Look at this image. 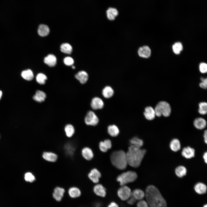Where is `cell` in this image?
<instances>
[{"mask_svg":"<svg viewBox=\"0 0 207 207\" xmlns=\"http://www.w3.org/2000/svg\"><path fill=\"white\" fill-rule=\"evenodd\" d=\"M199 69L202 73H204L207 71V65L205 63H201L200 64Z\"/></svg>","mask_w":207,"mask_h":207,"instance_id":"cell-41","label":"cell"},{"mask_svg":"<svg viewBox=\"0 0 207 207\" xmlns=\"http://www.w3.org/2000/svg\"><path fill=\"white\" fill-rule=\"evenodd\" d=\"M46 97V94L44 92L38 90L33 96V99L37 102L41 103L45 101Z\"/></svg>","mask_w":207,"mask_h":207,"instance_id":"cell-23","label":"cell"},{"mask_svg":"<svg viewBox=\"0 0 207 207\" xmlns=\"http://www.w3.org/2000/svg\"><path fill=\"white\" fill-rule=\"evenodd\" d=\"M114 94L112 88L110 86H105L102 90V94L105 98L109 99L112 97Z\"/></svg>","mask_w":207,"mask_h":207,"instance_id":"cell-19","label":"cell"},{"mask_svg":"<svg viewBox=\"0 0 207 207\" xmlns=\"http://www.w3.org/2000/svg\"><path fill=\"white\" fill-rule=\"evenodd\" d=\"M146 152L145 149H141L131 145L126 153L128 164L134 168L138 167Z\"/></svg>","mask_w":207,"mask_h":207,"instance_id":"cell-2","label":"cell"},{"mask_svg":"<svg viewBox=\"0 0 207 207\" xmlns=\"http://www.w3.org/2000/svg\"><path fill=\"white\" fill-rule=\"evenodd\" d=\"M93 191L97 195L101 197H105L106 194V188L100 184H96L94 186Z\"/></svg>","mask_w":207,"mask_h":207,"instance_id":"cell-16","label":"cell"},{"mask_svg":"<svg viewBox=\"0 0 207 207\" xmlns=\"http://www.w3.org/2000/svg\"><path fill=\"white\" fill-rule=\"evenodd\" d=\"M102 204L100 202H97L94 204V207H102Z\"/></svg>","mask_w":207,"mask_h":207,"instance_id":"cell-47","label":"cell"},{"mask_svg":"<svg viewBox=\"0 0 207 207\" xmlns=\"http://www.w3.org/2000/svg\"><path fill=\"white\" fill-rule=\"evenodd\" d=\"M91 106L92 108L94 110H100L103 108L104 103L100 98L96 97L93 98L91 102Z\"/></svg>","mask_w":207,"mask_h":207,"instance_id":"cell-9","label":"cell"},{"mask_svg":"<svg viewBox=\"0 0 207 207\" xmlns=\"http://www.w3.org/2000/svg\"><path fill=\"white\" fill-rule=\"evenodd\" d=\"M64 62L66 65L70 66L73 64L74 63V61L71 57H67L64 58Z\"/></svg>","mask_w":207,"mask_h":207,"instance_id":"cell-39","label":"cell"},{"mask_svg":"<svg viewBox=\"0 0 207 207\" xmlns=\"http://www.w3.org/2000/svg\"><path fill=\"white\" fill-rule=\"evenodd\" d=\"M112 143L109 139L105 140L103 141H101L99 145V148L103 152H106L112 147Z\"/></svg>","mask_w":207,"mask_h":207,"instance_id":"cell-22","label":"cell"},{"mask_svg":"<svg viewBox=\"0 0 207 207\" xmlns=\"http://www.w3.org/2000/svg\"><path fill=\"white\" fill-rule=\"evenodd\" d=\"M143 114L145 118L149 120H153L156 116L154 109L150 106L145 108Z\"/></svg>","mask_w":207,"mask_h":207,"instance_id":"cell-14","label":"cell"},{"mask_svg":"<svg viewBox=\"0 0 207 207\" xmlns=\"http://www.w3.org/2000/svg\"><path fill=\"white\" fill-rule=\"evenodd\" d=\"M89 179L93 183H98L101 176L100 172L96 168L91 169L87 175Z\"/></svg>","mask_w":207,"mask_h":207,"instance_id":"cell-10","label":"cell"},{"mask_svg":"<svg viewBox=\"0 0 207 207\" xmlns=\"http://www.w3.org/2000/svg\"><path fill=\"white\" fill-rule=\"evenodd\" d=\"M172 49L174 53L176 54H179L182 50L183 47L181 43L180 42H177L175 43L172 45Z\"/></svg>","mask_w":207,"mask_h":207,"instance_id":"cell-35","label":"cell"},{"mask_svg":"<svg viewBox=\"0 0 207 207\" xmlns=\"http://www.w3.org/2000/svg\"><path fill=\"white\" fill-rule=\"evenodd\" d=\"M203 137L204 138V141L205 143L207 144V130H205L204 132L203 135Z\"/></svg>","mask_w":207,"mask_h":207,"instance_id":"cell-45","label":"cell"},{"mask_svg":"<svg viewBox=\"0 0 207 207\" xmlns=\"http://www.w3.org/2000/svg\"><path fill=\"white\" fill-rule=\"evenodd\" d=\"M107 207H119L118 204L115 202H112L110 203Z\"/></svg>","mask_w":207,"mask_h":207,"instance_id":"cell-44","label":"cell"},{"mask_svg":"<svg viewBox=\"0 0 207 207\" xmlns=\"http://www.w3.org/2000/svg\"><path fill=\"white\" fill-rule=\"evenodd\" d=\"M110 160L113 165L119 170L125 169L128 164L126 153L123 150L113 152L111 154Z\"/></svg>","mask_w":207,"mask_h":207,"instance_id":"cell-3","label":"cell"},{"mask_svg":"<svg viewBox=\"0 0 207 207\" xmlns=\"http://www.w3.org/2000/svg\"><path fill=\"white\" fill-rule=\"evenodd\" d=\"M181 155L186 159H191L195 156V150L189 146L184 147L182 151Z\"/></svg>","mask_w":207,"mask_h":207,"instance_id":"cell-13","label":"cell"},{"mask_svg":"<svg viewBox=\"0 0 207 207\" xmlns=\"http://www.w3.org/2000/svg\"><path fill=\"white\" fill-rule=\"evenodd\" d=\"M24 179L27 182L32 183L36 180L35 176L31 172H27L24 175Z\"/></svg>","mask_w":207,"mask_h":207,"instance_id":"cell-38","label":"cell"},{"mask_svg":"<svg viewBox=\"0 0 207 207\" xmlns=\"http://www.w3.org/2000/svg\"><path fill=\"white\" fill-rule=\"evenodd\" d=\"M194 189L197 193L202 194L206 192L207 187L204 184L201 182H198L195 185Z\"/></svg>","mask_w":207,"mask_h":207,"instance_id":"cell-26","label":"cell"},{"mask_svg":"<svg viewBox=\"0 0 207 207\" xmlns=\"http://www.w3.org/2000/svg\"><path fill=\"white\" fill-rule=\"evenodd\" d=\"M132 195L136 200H142L145 196V193L143 191L139 189H136L131 192Z\"/></svg>","mask_w":207,"mask_h":207,"instance_id":"cell-31","label":"cell"},{"mask_svg":"<svg viewBox=\"0 0 207 207\" xmlns=\"http://www.w3.org/2000/svg\"><path fill=\"white\" fill-rule=\"evenodd\" d=\"M145 196L150 207H166V203L158 189L153 185L148 186L145 190Z\"/></svg>","mask_w":207,"mask_h":207,"instance_id":"cell-1","label":"cell"},{"mask_svg":"<svg viewBox=\"0 0 207 207\" xmlns=\"http://www.w3.org/2000/svg\"><path fill=\"white\" fill-rule=\"evenodd\" d=\"M118 12L117 9L114 7H109L106 11L107 18L110 20H114L118 16Z\"/></svg>","mask_w":207,"mask_h":207,"instance_id":"cell-18","label":"cell"},{"mask_svg":"<svg viewBox=\"0 0 207 207\" xmlns=\"http://www.w3.org/2000/svg\"><path fill=\"white\" fill-rule=\"evenodd\" d=\"M127 202L130 205L134 204L136 202V200L131 194V195L127 200Z\"/></svg>","mask_w":207,"mask_h":207,"instance_id":"cell-43","label":"cell"},{"mask_svg":"<svg viewBox=\"0 0 207 207\" xmlns=\"http://www.w3.org/2000/svg\"><path fill=\"white\" fill-rule=\"evenodd\" d=\"M47 79V76L42 73H39L36 76V80L37 82L41 85H44Z\"/></svg>","mask_w":207,"mask_h":207,"instance_id":"cell-36","label":"cell"},{"mask_svg":"<svg viewBox=\"0 0 207 207\" xmlns=\"http://www.w3.org/2000/svg\"><path fill=\"white\" fill-rule=\"evenodd\" d=\"M81 154L82 157L87 161L92 160L94 157V154L92 150L87 146L84 147L82 149Z\"/></svg>","mask_w":207,"mask_h":207,"instance_id":"cell-11","label":"cell"},{"mask_svg":"<svg viewBox=\"0 0 207 207\" xmlns=\"http://www.w3.org/2000/svg\"><path fill=\"white\" fill-rule=\"evenodd\" d=\"M176 175L179 177L182 178L185 176L187 173L186 167L183 166H179L176 168L175 170Z\"/></svg>","mask_w":207,"mask_h":207,"instance_id":"cell-30","label":"cell"},{"mask_svg":"<svg viewBox=\"0 0 207 207\" xmlns=\"http://www.w3.org/2000/svg\"><path fill=\"white\" fill-rule=\"evenodd\" d=\"M21 75L24 79L28 81L32 80L34 78L33 73L30 69H27L22 71Z\"/></svg>","mask_w":207,"mask_h":207,"instance_id":"cell-32","label":"cell"},{"mask_svg":"<svg viewBox=\"0 0 207 207\" xmlns=\"http://www.w3.org/2000/svg\"><path fill=\"white\" fill-rule=\"evenodd\" d=\"M68 192L70 196L73 198H78L79 197L81 194L80 189L75 186L70 187L68 189Z\"/></svg>","mask_w":207,"mask_h":207,"instance_id":"cell-27","label":"cell"},{"mask_svg":"<svg viewBox=\"0 0 207 207\" xmlns=\"http://www.w3.org/2000/svg\"><path fill=\"white\" fill-rule=\"evenodd\" d=\"M38 32L41 37H45L48 35L49 32V29L46 25L44 24L40 25L38 28Z\"/></svg>","mask_w":207,"mask_h":207,"instance_id":"cell-28","label":"cell"},{"mask_svg":"<svg viewBox=\"0 0 207 207\" xmlns=\"http://www.w3.org/2000/svg\"><path fill=\"white\" fill-rule=\"evenodd\" d=\"M64 188L60 186L56 187L53 190V198L57 201H60L64 195L65 192Z\"/></svg>","mask_w":207,"mask_h":207,"instance_id":"cell-12","label":"cell"},{"mask_svg":"<svg viewBox=\"0 0 207 207\" xmlns=\"http://www.w3.org/2000/svg\"><path fill=\"white\" fill-rule=\"evenodd\" d=\"M107 131L108 134L112 137L117 136L119 133L118 127L115 124L109 125L108 127Z\"/></svg>","mask_w":207,"mask_h":207,"instance_id":"cell-29","label":"cell"},{"mask_svg":"<svg viewBox=\"0 0 207 207\" xmlns=\"http://www.w3.org/2000/svg\"><path fill=\"white\" fill-rule=\"evenodd\" d=\"M60 48L62 52L66 54H71L72 51V46L67 43L62 44L60 46Z\"/></svg>","mask_w":207,"mask_h":207,"instance_id":"cell-34","label":"cell"},{"mask_svg":"<svg viewBox=\"0 0 207 207\" xmlns=\"http://www.w3.org/2000/svg\"><path fill=\"white\" fill-rule=\"evenodd\" d=\"M193 124L196 129L202 130L205 128L206 126V122L204 119L202 118H198L194 120Z\"/></svg>","mask_w":207,"mask_h":207,"instance_id":"cell-21","label":"cell"},{"mask_svg":"<svg viewBox=\"0 0 207 207\" xmlns=\"http://www.w3.org/2000/svg\"><path fill=\"white\" fill-rule=\"evenodd\" d=\"M198 112L202 115H205L207 112V103L206 102H201L199 104Z\"/></svg>","mask_w":207,"mask_h":207,"instance_id":"cell-37","label":"cell"},{"mask_svg":"<svg viewBox=\"0 0 207 207\" xmlns=\"http://www.w3.org/2000/svg\"><path fill=\"white\" fill-rule=\"evenodd\" d=\"M203 207H207V205L206 204L204 205Z\"/></svg>","mask_w":207,"mask_h":207,"instance_id":"cell-50","label":"cell"},{"mask_svg":"<svg viewBox=\"0 0 207 207\" xmlns=\"http://www.w3.org/2000/svg\"><path fill=\"white\" fill-rule=\"evenodd\" d=\"M154 110L156 116L160 117L162 115L165 117L170 116L171 108L169 104L165 101L159 102L156 105Z\"/></svg>","mask_w":207,"mask_h":207,"instance_id":"cell-5","label":"cell"},{"mask_svg":"<svg viewBox=\"0 0 207 207\" xmlns=\"http://www.w3.org/2000/svg\"><path fill=\"white\" fill-rule=\"evenodd\" d=\"M137 177L136 173L134 171H129L124 172L119 176L117 178V181L119 182L121 186L134 182Z\"/></svg>","mask_w":207,"mask_h":207,"instance_id":"cell-4","label":"cell"},{"mask_svg":"<svg viewBox=\"0 0 207 207\" xmlns=\"http://www.w3.org/2000/svg\"><path fill=\"white\" fill-rule=\"evenodd\" d=\"M66 136L68 138L72 137L75 133V129L74 126L70 124H66L64 128Z\"/></svg>","mask_w":207,"mask_h":207,"instance_id":"cell-24","label":"cell"},{"mask_svg":"<svg viewBox=\"0 0 207 207\" xmlns=\"http://www.w3.org/2000/svg\"><path fill=\"white\" fill-rule=\"evenodd\" d=\"M169 146L171 150L174 152H178L181 148L180 141L176 138L173 139L170 141Z\"/></svg>","mask_w":207,"mask_h":207,"instance_id":"cell-25","label":"cell"},{"mask_svg":"<svg viewBox=\"0 0 207 207\" xmlns=\"http://www.w3.org/2000/svg\"><path fill=\"white\" fill-rule=\"evenodd\" d=\"M202 82L200 83L199 86L200 87L204 89H206L207 85V78L201 77L200 78Z\"/></svg>","mask_w":207,"mask_h":207,"instance_id":"cell-40","label":"cell"},{"mask_svg":"<svg viewBox=\"0 0 207 207\" xmlns=\"http://www.w3.org/2000/svg\"><path fill=\"white\" fill-rule=\"evenodd\" d=\"M203 158L205 163H207V152H204L203 156Z\"/></svg>","mask_w":207,"mask_h":207,"instance_id":"cell-46","label":"cell"},{"mask_svg":"<svg viewBox=\"0 0 207 207\" xmlns=\"http://www.w3.org/2000/svg\"><path fill=\"white\" fill-rule=\"evenodd\" d=\"M2 94H3V93H2V91H1V90H0V100L1 99L2 97Z\"/></svg>","mask_w":207,"mask_h":207,"instance_id":"cell-48","label":"cell"},{"mask_svg":"<svg viewBox=\"0 0 207 207\" xmlns=\"http://www.w3.org/2000/svg\"><path fill=\"white\" fill-rule=\"evenodd\" d=\"M99 119L93 111H89L87 113L85 119V123L86 125L89 126H95L99 123Z\"/></svg>","mask_w":207,"mask_h":207,"instance_id":"cell-6","label":"cell"},{"mask_svg":"<svg viewBox=\"0 0 207 207\" xmlns=\"http://www.w3.org/2000/svg\"><path fill=\"white\" fill-rule=\"evenodd\" d=\"M158 207H162L160 206H158Z\"/></svg>","mask_w":207,"mask_h":207,"instance_id":"cell-51","label":"cell"},{"mask_svg":"<svg viewBox=\"0 0 207 207\" xmlns=\"http://www.w3.org/2000/svg\"><path fill=\"white\" fill-rule=\"evenodd\" d=\"M131 145L140 148L143 144V141L136 137H134L130 140Z\"/></svg>","mask_w":207,"mask_h":207,"instance_id":"cell-33","label":"cell"},{"mask_svg":"<svg viewBox=\"0 0 207 207\" xmlns=\"http://www.w3.org/2000/svg\"><path fill=\"white\" fill-rule=\"evenodd\" d=\"M131 194L130 188L125 185L122 186L118 190L117 194L119 197L122 200H127Z\"/></svg>","mask_w":207,"mask_h":207,"instance_id":"cell-7","label":"cell"},{"mask_svg":"<svg viewBox=\"0 0 207 207\" xmlns=\"http://www.w3.org/2000/svg\"><path fill=\"white\" fill-rule=\"evenodd\" d=\"M138 53L140 57L144 58H148L151 55V50L148 46H144L139 49Z\"/></svg>","mask_w":207,"mask_h":207,"instance_id":"cell-15","label":"cell"},{"mask_svg":"<svg viewBox=\"0 0 207 207\" xmlns=\"http://www.w3.org/2000/svg\"><path fill=\"white\" fill-rule=\"evenodd\" d=\"M44 61L45 63L49 66L53 67L56 64L57 59L54 55L49 54L44 58Z\"/></svg>","mask_w":207,"mask_h":207,"instance_id":"cell-20","label":"cell"},{"mask_svg":"<svg viewBox=\"0 0 207 207\" xmlns=\"http://www.w3.org/2000/svg\"><path fill=\"white\" fill-rule=\"evenodd\" d=\"M75 77L82 84L85 83L88 79L87 73L84 71H79L75 75Z\"/></svg>","mask_w":207,"mask_h":207,"instance_id":"cell-17","label":"cell"},{"mask_svg":"<svg viewBox=\"0 0 207 207\" xmlns=\"http://www.w3.org/2000/svg\"><path fill=\"white\" fill-rule=\"evenodd\" d=\"M137 207H148V205L146 201L143 200H141L137 204Z\"/></svg>","mask_w":207,"mask_h":207,"instance_id":"cell-42","label":"cell"},{"mask_svg":"<svg viewBox=\"0 0 207 207\" xmlns=\"http://www.w3.org/2000/svg\"><path fill=\"white\" fill-rule=\"evenodd\" d=\"M42 157L45 161L52 163L55 162L58 158L57 155L51 151L43 152L42 153Z\"/></svg>","mask_w":207,"mask_h":207,"instance_id":"cell-8","label":"cell"},{"mask_svg":"<svg viewBox=\"0 0 207 207\" xmlns=\"http://www.w3.org/2000/svg\"><path fill=\"white\" fill-rule=\"evenodd\" d=\"M72 68L73 69H74L75 68V67L74 66H72Z\"/></svg>","mask_w":207,"mask_h":207,"instance_id":"cell-49","label":"cell"}]
</instances>
